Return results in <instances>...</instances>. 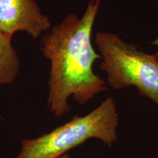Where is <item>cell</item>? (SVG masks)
<instances>
[{
    "label": "cell",
    "instance_id": "obj_1",
    "mask_svg": "<svg viewBox=\"0 0 158 158\" xmlns=\"http://www.w3.org/2000/svg\"><path fill=\"white\" fill-rule=\"evenodd\" d=\"M100 5V0H90L81 18L67 15L41 40L43 54L51 63L47 106L54 116L70 111L71 96L82 106L108 90L106 82L93 70L94 62L102 58L91 41Z\"/></svg>",
    "mask_w": 158,
    "mask_h": 158
},
{
    "label": "cell",
    "instance_id": "obj_2",
    "mask_svg": "<svg viewBox=\"0 0 158 158\" xmlns=\"http://www.w3.org/2000/svg\"><path fill=\"white\" fill-rule=\"evenodd\" d=\"M118 114L116 105L108 97L98 107L72 119L50 133L21 142L20 153L14 158H56L92 138L111 147L118 140Z\"/></svg>",
    "mask_w": 158,
    "mask_h": 158
},
{
    "label": "cell",
    "instance_id": "obj_3",
    "mask_svg": "<svg viewBox=\"0 0 158 158\" xmlns=\"http://www.w3.org/2000/svg\"><path fill=\"white\" fill-rule=\"evenodd\" d=\"M95 43L101 54L100 69L107 73L113 89L133 86L141 95L158 106V56L138 49L116 33L100 31Z\"/></svg>",
    "mask_w": 158,
    "mask_h": 158
},
{
    "label": "cell",
    "instance_id": "obj_4",
    "mask_svg": "<svg viewBox=\"0 0 158 158\" xmlns=\"http://www.w3.org/2000/svg\"><path fill=\"white\" fill-rule=\"evenodd\" d=\"M50 28V20L36 0H0V31L8 37L25 31L38 38Z\"/></svg>",
    "mask_w": 158,
    "mask_h": 158
},
{
    "label": "cell",
    "instance_id": "obj_5",
    "mask_svg": "<svg viewBox=\"0 0 158 158\" xmlns=\"http://www.w3.org/2000/svg\"><path fill=\"white\" fill-rule=\"evenodd\" d=\"M11 39L0 31V86L12 84L19 73L21 62Z\"/></svg>",
    "mask_w": 158,
    "mask_h": 158
},
{
    "label": "cell",
    "instance_id": "obj_6",
    "mask_svg": "<svg viewBox=\"0 0 158 158\" xmlns=\"http://www.w3.org/2000/svg\"><path fill=\"white\" fill-rule=\"evenodd\" d=\"M152 43V45H155V46H157V52H156L155 54H157V56H158V37H157V39H155V40H154L153 42Z\"/></svg>",
    "mask_w": 158,
    "mask_h": 158
},
{
    "label": "cell",
    "instance_id": "obj_7",
    "mask_svg": "<svg viewBox=\"0 0 158 158\" xmlns=\"http://www.w3.org/2000/svg\"><path fill=\"white\" fill-rule=\"evenodd\" d=\"M56 158H70V157L68 154H64V155H63L62 156H59V157H56Z\"/></svg>",
    "mask_w": 158,
    "mask_h": 158
}]
</instances>
